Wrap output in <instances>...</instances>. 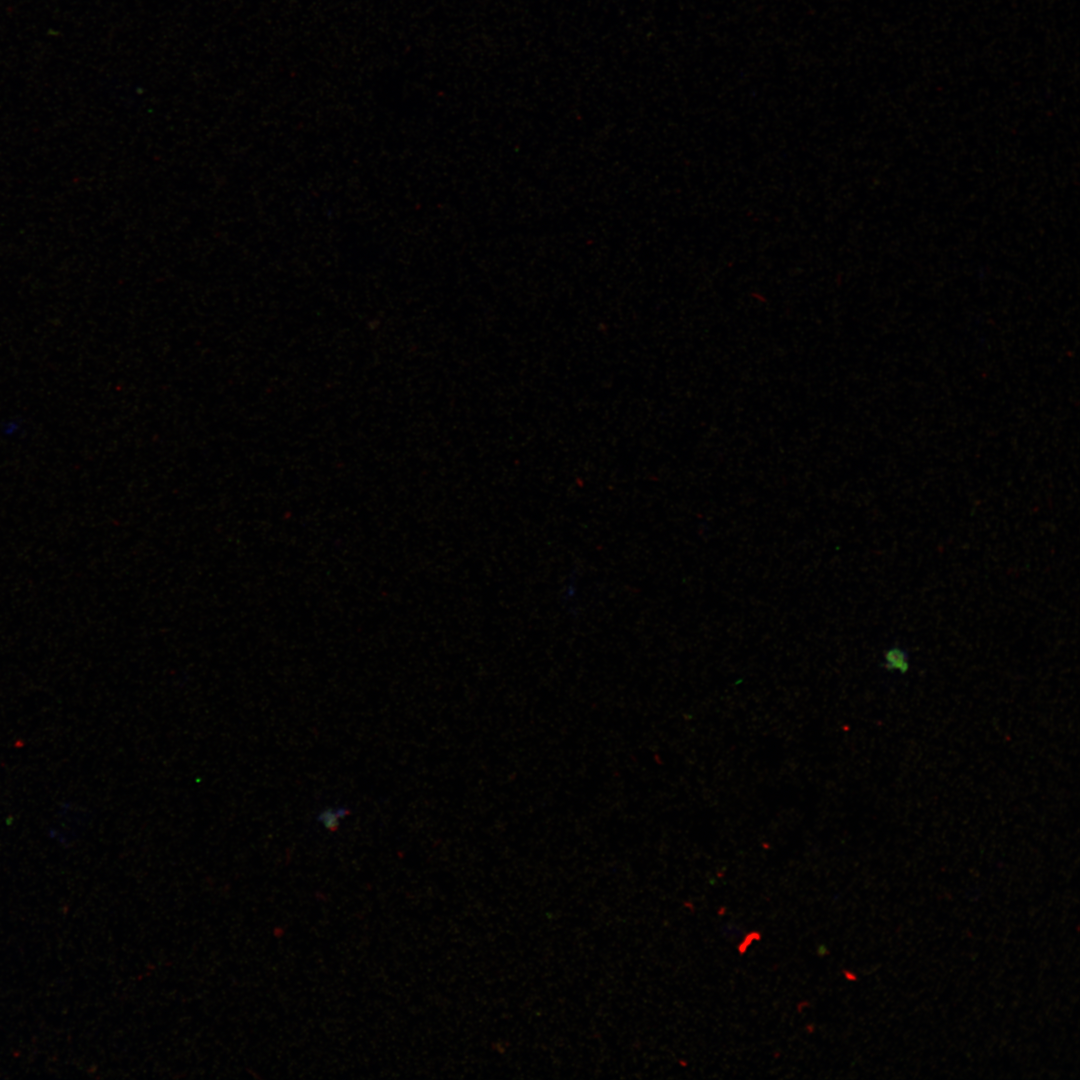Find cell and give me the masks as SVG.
<instances>
[{
	"instance_id": "cell-1",
	"label": "cell",
	"mask_w": 1080,
	"mask_h": 1080,
	"mask_svg": "<svg viewBox=\"0 0 1080 1080\" xmlns=\"http://www.w3.org/2000/svg\"><path fill=\"white\" fill-rule=\"evenodd\" d=\"M883 659L885 668L890 672L905 674L910 668L908 654L901 647L887 649Z\"/></svg>"
},
{
	"instance_id": "cell-2",
	"label": "cell",
	"mask_w": 1080,
	"mask_h": 1080,
	"mask_svg": "<svg viewBox=\"0 0 1080 1080\" xmlns=\"http://www.w3.org/2000/svg\"><path fill=\"white\" fill-rule=\"evenodd\" d=\"M350 811L347 808H327L321 811L317 817V820L329 831H335L340 825V820L348 815Z\"/></svg>"
}]
</instances>
